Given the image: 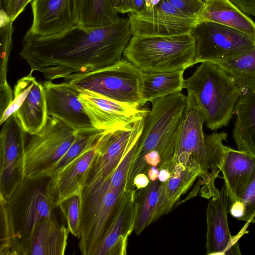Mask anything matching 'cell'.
Returning a JSON list of instances; mask_svg holds the SVG:
<instances>
[{
	"label": "cell",
	"mask_w": 255,
	"mask_h": 255,
	"mask_svg": "<svg viewBox=\"0 0 255 255\" xmlns=\"http://www.w3.org/2000/svg\"><path fill=\"white\" fill-rule=\"evenodd\" d=\"M132 35L129 18L122 17L106 26H78L51 36L28 30L19 55L31 71L41 73L47 80L65 79L119 62Z\"/></svg>",
	"instance_id": "1"
},
{
	"label": "cell",
	"mask_w": 255,
	"mask_h": 255,
	"mask_svg": "<svg viewBox=\"0 0 255 255\" xmlns=\"http://www.w3.org/2000/svg\"><path fill=\"white\" fill-rule=\"evenodd\" d=\"M187 107L177 135L174 155L165 168L177 164L197 165L201 170L198 184L202 185L200 194L208 199L219 190L215 181L223 164L227 134L222 131L206 135L203 130L204 116L193 97L186 95Z\"/></svg>",
	"instance_id": "2"
},
{
	"label": "cell",
	"mask_w": 255,
	"mask_h": 255,
	"mask_svg": "<svg viewBox=\"0 0 255 255\" xmlns=\"http://www.w3.org/2000/svg\"><path fill=\"white\" fill-rule=\"evenodd\" d=\"M144 127L137 141L128 179V187H135L133 180L142 173L143 157L155 151L161 157L158 168H164L173 158L180 126L187 107L186 95L181 92L150 102Z\"/></svg>",
	"instance_id": "3"
},
{
	"label": "cell",
	"mask_w": 255,
	"mask_h": 255,
	"mask_svg": "<svg viewBox=\"0 0 255 255\" xmlns=\"http://www.w3.org/2000/svg\"><path fill=\"white\" fill-rule=\"evenodd\" d=\"M183 87L203 113L206 127L213 130L228 125L243 92L225 70L208 62L201 63L184 79Z\"/></svg>",
	"instance_id": "4"
},
{
	"label": "cell",
	"mask_w": 255,
	"mask_h": 255,
	"mask_svg": "<svg viewBox=\"0 0 255 255\" xmlns=\"http://www.w3.org/2000/svg\"><path fill=\"white\" fill-rule=\"evenodd\" d=\"M196 41L192 34L170 36L134 34L124 57L145 73L185 71L195 64Z\"/></svg>",
	"instance_id": "5"
},
{
	"label": "cell",
	"mask_w": 255,
	"mask_h": 255,
	"mask_svg": "<svg viewBox=\"0 0 255 255\" xmlns=\"http://www.w3.org/2000/svg\"><path fill=\"white\" fill-rule=\"evenodd\" d=\"M79 131L48 117L43 128L29 134L27 140L19 161L23 178L52 176L57 164L75 141Z\"/></svg>",
	"instance_id": "6"
},
{
	"label": "cell",
	"mask_w": 255,
	"mask_h": 255,
	"mask_svg": "<svg viewBox=\"0 0 255 255\" xmlns=\"http://www.w3.org/2000/svg\"><path fill=\"white\" fill-rule=\"evenodd\" d=\"M127 188L114 189L109 177L88 183L80 195L81 225L79 248L83 255H94Z\"/></svg>",
	"instance_id": "7"
},
{
	"label": "cell",
	"mask_w": 255,
	"mask_h": 255,
	"mask_svg": "<svg viewBox=\"0 0 255 255\" xmlns=\"http://www.w3.org/2000/svg\"><path fill=\"white\" fill-rule=\"evenodd\" d=\"M142 71L126 59L92 72L68 76L64 81L78 89L93 91L110 99L132 107H141Z\"/></svg>",
	"instance_id": "8"
},
{
	"label": "cell",
	"mask_w": 255,
	"mask_h": 255,
	"mask_svg": "<svg viewBox=\"0 0 255 255\" xmlns=\"http://www.w3.org/2000/svg\"><path fill=\"white\" fill-rule=\"evenodd\" d=\"M191 33L196 41L195 64L229 61L255 47V39L250 35L210 21H199Z\"/></svg>",
	"instance_id": "9"
},
{
	"label": "cell",
	"mask_w": 255,
	"mask_h": 255,
	"mask_svg": "<svg viewBox=\"0 0 255 255\" xmlns=\"http://www.w3.org/2000/svg\"><path fill=\"white\" fill-rule=\"evenodd\" d=\"M49 178H24L8 200L17 238L21 245L27 241L38 224L54 215V206L46 194Z\"/></svg>",
	"instance_id": "10"
},
{
	"label": "cell",
	"mask_w": 255,
	"mask_h": 255,
	"mask_svg": "<svg viewBox=\"0 0 255 255\" xmlns=\"http://www.w3.org/2000/svg\"><path fill=\"white\" fill-rule=\"evenodd\" d=\"M146 116L132 125L104 131L101 134L96 142L97 153L87 184L107 178L113 174L136 144L142 131Z\"/></svg>",
	"instance_id": "11"
},
{
	"label": "cell",
	"mask_w": 255,
	"mask_h": 255,
	"mask_svg": "<svg viewBox=\"0 0 255 255\" xmlns=\"http://www.w3.org/2000/svg\"><path fill=\"white\" fill-rule=\"evenodd\" d=\"M32 72L17 81L13 100L0 116L1 125L14 114L24 130L30 135L40 131L48 118L43 85L32 76Z\"/></svg>",
	"instance_id": "12"
},
{
	"label": "cell",
	"mask_w": 255,
	"mask_h": 255,
	"mask_svg": "<svg viewBox=\"0 0 255 255\" xmlns=\"http://www.w3.org/2000/svg\"><path fill=\"white\" fill-rule=\"evenodd\" d=\"M128 14L132 35H181L190 33L200 21L198 16L185 15L166 0L151 9Z\"/></svg>",
	"instance_id": "13"
},
{
	"label": "cell",
	"mask_w": 255,
	"mask_h": 255,
	"mask_svg": "<svg viewBox=\"0 0 255 255\" xmlns=\"http://www.w3.org/2000/svg\"><path fill=\"white\" fill-rule=\"evenodd\" d=\"M0 134V194L8 200L23 179L19 165L27 140L14 114L1 125Z\"/></svg>",
	"instance_id": "14"
},
{
	"label": "cell",
	"mask_w": 255,
	"mask_h": 255,
	"mask_svg": "<svg viewBox=\"0 0 255 255\" xmlns=\"http://www.w3.org/2000/svg\"><path fill=\"white\" fill-rule=\"evenodd\" d=\"M78 90L79 99L92 126L100 130L132 125L149 111L110 99L91 91Z\"/></svg>",
	"instance_id": "15"
},
{
	"label": "cell",
	"mask_w": 255,
	"mask_h": 255,
	"mask_svg": "<svg viewBox=\"0 0 255 255\" xmlns=\"http://www.w3.org/2000/svg\"><path fill=\"white\" fill-rule=\"evenodd\" d=\"M229 197L226 187L209 199L206 212V254L240 255L239 239L247 233L248 224L236 236L230 234L227 219Z\"/></svg>",
	"instance_id": "16"
},
{
	"label": "cell",
	"mask_w": 255,
	"mask_h": 255,
	"mask_svg": "<svg viewBox=\"0 0 255 255\" xmlns=\"http://www.w3.org/2000/svg\"><path fill=\"white\" fill-rule=\"evenodd\" d=\"M136 191L135 187L132 188L121 197L94 255L127 254L128 238L135 228L136 220Z\"/></svg>",
	"instance_id": "17"
},
{
	"label": "cell",
	"mask_w": 255,
	"mask_h": 255,
	"mask_svg": "<svg viewBox=\"0 0 255 255\" xmlns=\"http://www.w3.org/2000/svg\"><path fill=\"white\" fill-rule=\"evenodd\" d=\"M48 117L58 119L75 130L93 128L79 99V91L67 82H43Z\"/></svg>",
	"instance_id": "18"
},
{
	"label": "cell",
	"mask_w": 255,
	"mask_h": 255,
	"mask_svg": "<svg viewBox=\"0 0 255 255\" xmlns=\"http://www.w3.org/2000/svg\"><path fill=\"white\" fill-rule=\"evenodd\" d=\"M31 6L32 34L51 36L79 26L76 0H32Z\"/></svg>",
	"instance_id": "19"
},
{
	"label": "cell",
	"mask_w": 255,
	"mask_h": 255,
	"mask_svg": "<svg viewBox=\"0 0 255 255\" xmlns=\"http://www.w3.org/2000/svg\"><path fill=\"white\" fill-rule=\"evenodd\" d=\"M96 142L49 178L46 192L55 208L63 201L81 193L96 155Z\"/></svg>",
	"instance_id": "20"
},
{
	"label": "cell",
	"mask_w": 255,
	"mask_h": 255,
	"mask_svg": "<svg viewBox=\"0 0 255 255\" xmlns=\"http://www.w3.org/2000/svg\"><path fill=\"white\" fill-rule=\"evenodd\" d=\"M221 172L230 204L240 201L255 179V156L227 146Z\"/></svg>",
	"instance_id": "21"
},
{
	"label": "cell",
	"mask_w": 255,
	"mask_h": 255,
	"mask_svg": "<svg viewBox=\"0 0 255 255\" xmlns=\"http://www.w3.org/2000/svg\"><path fill=\"white\" fill-rule=\"evenodd\" d=\"M69 232L55 215L42 220L20 248L19 255H63Z\"/></svg>",
	"instance_id": "22"
},
{
	"label": "cell",
	"mask_w": 255,
	"mask_h": 255,
	"mask_svg": "<svg viewBox=\"0 0 255 255\" xmlns=\"http://www.w3.org/2000/svg\"><path fill=\"white\" fill-rule=\"evenodd\" d=\"M168 170L171 175L167 181L161 183L153 222L170 212L201 173L200 167L197 165L177 164Z\"/></svg>",
	"instance_id": "23"
},
{
	"label": "cell",
	"mask_w": 255,
	"mask_h": 255,
	"mask_svg": "<svg viewBox=\"0 0 255 255\" xmlns=\"http://www.w3.org/2000/svg\"><path fill=\"white\" fill-rule=\"evenodd\" d=\"M235 113L233 137L238 149L255 156V91L243 90Z\"/></svg>",
	"instance_id": "24"
},
{
	"label": "cell",
	"mask_w": 255,
	"mask_h": 255,
	"mask_svg": "<svg viewBox=\"0 0 255 255\" xmlns=\"http://www.w3.org/2000/svg\"><path fill=\"white\" fill-rule=\"evenodd\" d=\"M199 21L218 23L246 33L255 39V22L229 0H208Z\"/></svg>",
	"instance_id": "25"
},
{
	"label": "cell",
	"mask_w": 255,
	"mask_h": 255,
	"mask_svg": "<svg viewBox=\"0 0 255 255\" xmlns=\"http://www.w3.org/2000/svg\"><path fill=\"white\" fill-rule=\"evenodd\" d=\"M184 71L164 73L142 72L141 94L144 103L145 104L156 99L181 92L184 89Z\"/></svg>",
	"instance_id": "26"
},
{
	"label": "cell",
	"mask_w": 255,
	"mask_h": 255,
	"mask_svg": "<svg viewBox=\"0 0 255 255\" xmlns=\"http://www.w3.org/2000/svg\"><path fill=\"white\" fill-rule=\"evenodd\" d=\"M79 26L99 27L116 22L120 17L113 0H76Z\"/></svg>",
	"instance_id": "27"
},
{
	"label": "cell",
	"mask_w": 255,
	"mask_h": 255,
	"mask_svg": "<svg viewBox=\"0 0 255 255\" xmlns=\"http://www.w3.org/2000/svg\"><path fill=\"white\" fill-rule=\"evenodd\" d=\"M215 64L231 76L243 90L255 91V47L240 57Z\"/></svg>",
	"instance_id": "28"
},
{
	"label": "cell",
	"mask_w": 255,
	"mask_h": 255,
	"mask_svg": "<svg viewBox=\"0 0 255 255\" xmlns=\"http://www.w3.org/2000/svg\"><path fill=\"white\" fill-rule=\"evenodd\" d=\"M158 179L152 181L137 193V216L134 230L139 235L153 222V217L161 189Z\"/></svg>",
	"instance_id": "29"
},
{
	"label": "cell",
	"mask_w": 255,
	"mask_h": 255,
	"mask_svg": "<svg viewBox=\"0 0 255 255\" xmlns=\"http://www.w3.org/2000/svg\"><path fill=\"white\" fill-rule=\"evenodd\" d=\"M0 255H19V243L11 216L8 200L0 194Z\"/></svg>",
	"instance_id": "30"
},
{
	"label": "cell",
	"mask_w": 255,
	"mask_h": 255,
	"mask_svg": "<svg viewBox=\"0 0 255 255\" xmlns=\"http://www.w3.org/2000/svg\"><path fill=\"white\" fill-rule=\"evenodd\" d=\"M231 215L248 224H255V179L247 190L243 197L229 204Z\"/></svg>",
	"instance_id": "31"
},
{
	"label": "cell",
	"mask_w": 255,
	"mask_h": 255,
	"mask_svg": "<svg viewBox=\"0 0 255 255\" xmlns=\"http://www.w3.org/2000/svg\"><path fill=\"white\" fill-rule=\"evenodd\" d=\"M58 207L65 218L67 228L69 233L78 238L81 225L80 195H74L63 201Z\"/></svg>",
	"instance_id": "32"
},
{
	"label": "cell",
	"mask_w": 255,
	"mask_h": 255,
	"mask_svg": "<svg viewBox=\"0 0 255 255\" xmlns=\"http://www.w3.org/2000/svg\"><path fill=\"white\" fill-rule=\"evenodd\" d=\"M13 22L0 26V86L9 85L7 81V71L9 57L12 47Z\"/></svg>",
	"instance_id": "33"
},
{
	"label": "cell",
	"mask_w": 255,
	"mask_h": 255,
	"mask_svg": "<svg viewBox=\"0 0 255 255\" xmlns=\"http://www.w3.org/2000/svg\"><path fill=\"white\" fill-rule=\"evenodd\" d=\"M183 14L199 16L205 3L201 0H166Z\"/></svg>",
	"instance_id": "34"
},
{
	"label": "cell",
	"mask_w": 255,
	"mask_h": 255,
	"mask_svg": "<svg viewBox=\"0 0 255 255\" xmlns=\"http://www.w3.org/2000/svg\"><path fill=\"white\" fill-rule=\"evenodd\" d=\"M32 0H0V10L4 11L10 20L14 21Z\"/></svg>",
	"instance_id": "35"
},
{
	"label": "cell",
	"mask_w": 255,
	"mask_h": 255,
	"mask_svg": "<svg viewBox=\"0 0 255 255\" xmlns=\"http://www.w3.org/2000/svg\"><path fill=\"white\" fill-rule=\"evenodd\" d=\"M113 5L118 13L137 12L145 9L144 0H113Z\"/></svg>",
	"instance_id": "36"
},
{
	"label": "cell",
	"mask_w": 255,
	"mask_h": 255,
	"mask_svg": "<svg viewBox=\"0 0 255 255\" xmlns=\"http://www.w3.org/2000/svg\"><path fill=\"white\" fill-rule=\"evenodd\" d=\"M248 16H255V0H229Z\"/></svg>",
	"instance_id": "37"
},
{
	"label": "cell",
	"mask_w": 255,
	"mask_h": 255,
	"mask_svg": "<svg viewBox=\"0 0 255 255\" xmlns=\"http://www.w3.org/2000/svg\"><path fill=\"white\" fill-rule=\"evenodd\" d=\"M149 178L144 173H140L138 174L134 178L133 184L134 186L137 189H142L149 184Z\"/></svg>",
	"instance_id": "38"
},
{
	"label": "cell",
	"mask_w": 255,
	"mask_h": 255,
	"mask_svg": "<svg viewBox=\"0 0 255 255\" xmlns=\"http://www.w3.org/2000/svg\"><path fill=\"white\" fill-rule=\"evenodd\" d=\"M159 170L158 168L150 166L148 168L147 173L148 177L151 181H153L158 178Z\"/></svg>",
	"instance_id": "39"
},
{
	"label": "cell",
	"mask_w": 255,
	"mask_h": 255,
	"mask_svg": "<svg viewBox=\"0 0 255 255\" xmlns=\"http://www.w3.org/2000/svg\"><path fill=\"white\" fill-rule=\"evenodd\" d=\"M170 175L171 173L167 169L162 168L159 170L158 179L160 182L164 183L169 179Z\"/></svg>",
	"instance_id": "40"
},
{
	"label": "cell",
	"mask_w": 255,
	"mask_h": 255,
	"mask_svg": "<svg viewBox=\"0 0 255 255\" xmlns=\"http://www.w3.org/2000/svg\"><path fill=\"white\" fill-rule=\"evenodd\" d=\"M145 9H149L158 4L161 0H144Z\"/></svg>",
	"instance_id": "41"
},
{
	"label": "cell",
	"mask_w": 255,
	"mask_h": 255,
	"mask_svg": "<svg viewBox=\"0 0 255 255\" xmlns=\"http://www.w3.org/2000/svg\"><path fill=\"white\" fill-rule=\"evenodd\" d=\"M203 2L205 3L208 0H201Z\"/></svg>",
	"instance_id": "42"
}]
</instances>
